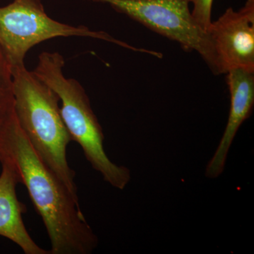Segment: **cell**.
<instances>
[{"instance_id": "cell-1", "label": "cell", "mask_w": 254, "mask_h": 254, "mask_svg": "<svg viewBox=\"0 0 254 254\" xmlns=\"http://www.w3.org/2000/svg\"><path fill=\"white\" fill-rule=\"evenodd\" d=\"M0 163L11 167L46 227L51 254H89L98 239L68 190L39 156L14 111L0 127Z\"/></svg>"}, {"instance_id": "cell-2", "label": "cell", "mask_w": 254, "mask_h": 254, "mask_svg": "<svg viewBox=\"0 0 254 254\" xmlns=\"http://www.w3.org/2000/svg\"><path fill=\"white\" fill-rule=\"evenodd\" d=\"M14 114L28 141L43 161L78 197L76 173L66 149L72 141L60 112L59 97L25 65L13 66Z\"/></svg>"}, {"instance_id": "cell-3", "label": "cell", "mask_w": 254, "mask_h": 254, "mask_svg": "<svg viewBox=\"0 0 254 254\" xmlns=\"http://www.w3.org/2000/svg\"><path fill=\"white\" fill-rule=\"evenodd\" d=\"M64 58L58 52H43L32 71L59 97L64 123L72 141L81 147L87 161L105 182L123 190L131 180L130 170L108 158L103 128L92 109L89 98L79 82L64 76Z\"/></svg>"}, {"instance_id": "cell-4", "label": "cell", "mask_w": 254, "mask_h": 254, "mask_svg": "<svg viewBox=\"0 0 254 254\" xmlns=\"http://www.w3.org/2000/svg\"><path fill=\"white\" fill-rule=\"evenodd\" d=\"M84 37L102 40L139 52L104 31L56 21L47 14L41 0H13L0 6V47L13 66L25 65L30 50L43 42L60 37Z\"/></svg>"}, {"instance_id": "cell-5", "label": "cell", "mask_w": 254, "mask_h": 254, "mask_svg": "<svg viewBox=\"0 0 254 254\" xmlns=\"http://www.w3.org/2000/svg\"><path fill=\"white\" fill-rule=\"evenodd\" d=\"M104 3L151 31L179 43L185 51H195L214 74L216 63L207 32L191 14V0H90Z\"/></svg>"}, {"instance_id": "cell-6", "label": "cell", "mask_w": 254, "mask_h": 254, "mask_svg": "<svg viewBox=\"0 0 254 254\" xmlns=\"http://www.w3.org/2000/svg\"><path fill=\"white\" fill-rule=\"evenodd\" d=\"M213 47L216 75L235 68L254 71V0L235 11L227 8L207 30Z\"/></svg>"}, {"instance_id": "cell-7", "label": "cell", "mask_w": 254, "mask_h": 254, "mask_svg": "<svg viewBox=\"0 0 254 254\" xmlns=\"http://www.w3.org/2000/svg\"><path fill=\"white\" fill-rule=\"evenodd\" d=\"M227 83L230 93V109L225 131L213 158L206 166L205 176L215 179L225 170L232 142L244 122L250 118L254 106V71L235 68L228 71Z\"/></svg>"}, {"instance_id": "cell-8", "label": "cell", "mask_w": 254, "mask_h": 254, "mask_svg": "<svg viewBox=\"0 0 254 254\" xmlns=\"http://www.w3.org/2000/svg\"><path fill=\"white\" fill-rule=\"evenodd\" d=\"M0 174V236L14 242L26 254H50L30 235L23 220L26 205L18 200L16 185L19 178L14 169L1 164Z\"/></svg>"}, {"instance_id": "cell-9", "label": "cell", "mask_w": 254, "mask_h": 254, "mask_svg": "<svg viewBox=\"0 0 254 254\" xmlns=\"http://www.w3.org/2000/svg\"><path fill=\"white\" fill-rule=\"evenodd\" d=\"M14 100L12 65L0 47V127L14 113Z\"/></svg>"}, {"instance_id": "cell-10", "label": "cell", "mask_w": 254, "mask_h": 254, "mask_svg": "<svg viewBox=\"0 0 254 254\" xmlns=\"http://www.w3.org/2000/svg\"><path fill=\"white\" fill-rule=\"evenodd\" d=\"M213 0H191V14L195 22L203 31L207 30L212 22Z\"/></svg>"}]
</instances>
